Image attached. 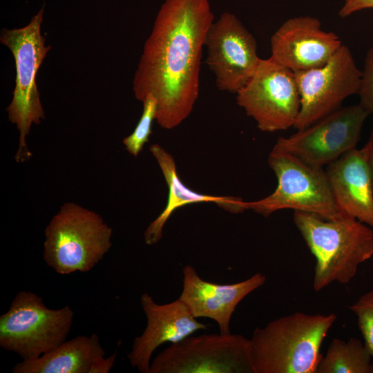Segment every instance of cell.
Wrapping results in <instances>:
<instances>
[{
	"mask_svg": "<svg viewBox=\"0 0 373 373\" xmlns=\"http://www.w3.org/2000/svg\"><path fill=\"white\" fill-rule=\"evenodd\" d=\"M206 63L217 88L236 94L256 70L260 58L254 37L232 13L223 12L209 28Z\"/></svg>",
	"mask_w": 373,
	"mask_h": 373,
	"instance_id": "12",
	"label": "cell"
},
{
	"mask_svg": "<svg viewBox=\"0 0 373 373\" xmlns=\"http://www.w3.org/2000/svg\"><path fill=\"white\" fill-rule=\"evenodd\" d=\"M294 73L300 95V110L293 126L298 131L342 107L345 99L358 93L361 77L345 45L324 66Z\"/></svg>",
	"mask_w": 373,
	"mask_h": 373,
	"instance_id": "10",
	"label": "cell"
},
{
	"mask_svg": "<svg viewBox=\"0 0 373 373\" xmlns=\"http://www.w3.org/2000/svg\"><path fill=\"white\" fill-rule=\"evenodd\" d=\"M316 373H373L372 357L357 338H334L325 356H322Z\"/></svg>",
	"mask_w": 373,
	"mask_h": 373,
	"instance_id": "19",
	"label": "cell"
},
{
	"mask_svg": "<svg viewBox=\"0 0 373 373\" xmlns=\"http://www.w3.org/2000/svg\"><path fill=\"white\" fill-rule=\"evenodd\" d=\"M325 171L340 213L373 229V186L363 149L350 150Z\"/></svg>",
	"mask_w": 373,
	"mask_h": 373,
	"instance_id": "16",
	"label": "cell"
},
{
	"mask_svg": "<svg viewBox=\"0 0 373 373\" xmlns=\"http://www.w3.org/2000/svg\"><path fill=\"white\" fill-rule=\"evenodd\" d=\"M142 102V116L133 132L122 141L125 149L134 157L140 153L144 145L149 142V136L152 134V124L157 113V100L153 95H149Z\"/></svg>",
	"mask_w": 373,
	"mask_h": 373,
	"instance_id": "20",
	"label": "cell"
},
{
	"mask_svg": "<svg viewBox=\"0 0 373 373\" xmlns=\"http://www.w3.org/2000/svg\"><path fill=\"white\" fill-rule=\"evenodd\" d=\"M146 318L143 333L134 338L128 359L141 373H149L154 351L165 343H175L195 332L207 329L209 325L197 321L178 298L166 304L157 303L148 293L140 298Z\"/></svg>",
	"mask_w": 373,
	"mask_h": 373,
	"instance_id": "14",
	"label": "cell"
},
{
	"mask_svg": "<svg viewBox=\"0 0 373 373\" xmlns=\"http://www.w3.org/2000/svg\"><path fill=\"white\" fill-rule=\"evenodd\" d=\"M73 318L69 305L50 309L35 293L20 291L0 316V347L23 360L38 358L66 341Z\"/></svg>",
	"mask_w": 373,
	"mask_h": 373,
	"instance_id": "7",
	"label": "cell"
},
{
	"mask_svg": "<svg viewBox=\"0 0 373 373\" xmlns=\"http://www.w3.org/2000/svg\"><path fill=\"white\" fill-rule=\"evenodd\" d=\"M214 15L209 0H165L146 40L133 90L157 100L155 120L164 129L191 113L199 95L202 48Z\"/></svg>",
	"mask_w": 373,
	"mask_h": 373,
	"instance_id": "1",
	"label": "cell"
},
{
	"mask_svg": "<svg viewBox=\"0 0 373 373\" xmlns=\"http://www.w3.org/2000/svg\"><path fill=\"white\" fill-rule=\"evenodd\" d=\"M236 101L262 131L294 126L300 110L295 73L271 57L260 59L254 75L236 93Z\"/></svg>",
	"mask_w": 373,
	"mask_h": 373,
	"instance_id": "9",
	"label": "cell"
},
{
	"mask_svg": "<svg viewBox=\"0 0 373 373\" xmlns=\"http://www.w3.org/2000/svg\"><path fill=\"white\" fill-rule=\"evenodd\" d=\"M271 58L294 73L326 64L343 45L332 32L322 29L319 19L300 16L286 20L270 40Z\"/></svg>",
	"mask_w": 373,
	"mask_h": 373,
	"instance_id": "13",
	"label": "cell"
},
{
	"mask_svg": "<svg viewBox=\"0 0 373 373\" xmlns=\"http://www.w3.org/2000/svg\"><path fill=\"white\" fill-rule=\"evenodd\" d=\"M116 356L115 351L108 358L101 357L93 365L90 373H108L113 366Z\"/></svg>",
	"mask_w": 373,
	"mask_h": 373,
	"instance_id": "24",
	"label": "cell"
},
{
	"mask_svg": "<svg viewBox=\"0 0 373 373\" xmlns=\"http://www.w3.org/2000/svg\"><path fill=\"white\" fill-rule=\"evenodd\" d=\"M182 274L179 298L195 318L215 321L221 334L231 333V318L238 303L266 281L265 276L258 272L236 283L217 284L201 278L191 265L184 267Z\"/></svg>",
	"mask_w": 373,
	"mask_h": 373,
	"instance_id": "15",
	"label": "cell"
},
{
	"mask_svg": "<svg viewBox=\"0 0 373 373\" xmlns=\"http://www.w3.org/2000/svg\"><path fill=\"white\" fill-rule=\"evenodd\" d=\"M44 260L61 275L91 270L108 252L113 230L102 217L75 202H65L45 231Z\"/></svg>",
	"mask_w": 373,
	"mask_h": 373,
	"instance_id": "4",
	"label": "cell"
},
{
	"mask_svg": "<svg viewBox=\"0 0 373 373\" xmlns=\"http://www.w3.org/2000/svg\"><path fill=\"white\" fill-rule=\"evenodd\" d=\"M44 8L21 28H3L0 42L11 51L16 69L15 87L12 99L7 107L8 119L17 126L19 133V146L15 160L23 163L29 160L32 153L26 138L32 124H40L45 113L37 85V74L42 62L51 49L45 45L41 33Z\"/></svg>",
	"mask_w": 373,
	"mask_h": 373,
	"instance_id": "5",
	"label": "cell"
},
{
	"mask_svg": "<svg viewBox=\"0 0 373 373\" xmlns=\"http://www.w3.org/2000/svg\"><path fill=\"white\" fill-rule=\"evenodd\" d=\"M359 104L369 114L373 113V48L366 54L358 93Z\"/></svg>",
	"mask_w": 373,
	"mask_h": 373,
	"instance_id": "22",
	"label": "cell"
},
{
	"mask_svg": "<svg viewBox=\"0 0 373 373\" xmlns=\"http://www.w3.org/2000/svg\"><path fill=\"white\" fill-rule=\"evenodd\" d=\"M370 114L359 104L341 107L296 133L278 139L276 147L319 167L356 148Z\"/></svg>",
	"mask_w": 373,
	"mask_h": 373,
	"instance_id": "11",
	"label": "cell"
},
{
	"mask_svg": "<svg viewBox=\"0 0 373 373\" xmlns=\"http://www.w3.org/2000/svg\"><path fill=\"white\" fill-rule=\"evenodd\" d=\"M293 220L316 259L313 279L316 291L334 281L349 283L358 265L373 256V230L353 217L343 215L325 220L295 211Z\"/></svg>",
	"mask_w": 373,
	"mask_h": 373,
	"instance_id": "2",
	"label": "cell"
},
{
	"mask_svg": "<svg viewBox=\"0 0 373 373\" xmlns=\"http://www.w3.org/2000/svg\"><path fill=\"white\" fill-rule=\"evenodd\" d=\"M348 308L356 315L364 344L373 360V289L361 295Z\"/></svg>",
	"mask_w": 373,
	"mask_h": 373,
	"instance_id": "21",
	"label": "cell"
},
{
	"mask_svg": "<svg viewBox=\"0 0 373 373\" xmlns=\"http://www.w3.org/2000/svg\"><path fill=\"white\" fill-rule=\"evenodd\" d=\"M367 8H373V0H345L338 12L341 17H346L350 15Z\"/></svg>",
	"mask_w": 373,
	"mask_h": 373,
	"instance_id": "23",
	"label": "cell"
},
{
	"mask_svg": "<svg viewBox=\"0 0 373 373\" xmlns=\"http://www.w3.org/2000/svg\"><path fill=\"white\" fill-rule=\"evenodd\" d=\"M149 373H255L251 340L231 333L191 335L160 352Z\"/></svg>",
	"mask_w": 373,
	"mask_h": 373,
	"instance_id": "8",
	"label": "cell"
},
{
	"mask_svg": "<svg viewBox=\"0 0 373 373\" xmlns=\"http://www.w3.org/2000/svg\"><path fill=\"white\" fill-rule=\"evenodd\" d=\"M334 314L295 312L256 327L251 340L255 373H316Z\"/></svg>",
	"mask_w": 373,
	"mask_h": 373,
	"instance_id": "3",
	"label": "cell"
},
{
	"mask_svg": "<svg viewBox=\"0 0 373 373\" xmlns=\"http://www.w3.org/2000/svg\"><path fill=\"white\" fill-rule=\"evenodd\" d=\"M267 162L277 178V186L271 194L261 200L246 202L247 209L265 217L281 209L313 213L325 220L345 215L335 204L323 167L309 164L276 146L269 154Z\"/></svg>",
	"mask_w": 373,
	"mask_h": 373,
	"instance_id": "6",
	"label": "cell"
},
{
	"mask_svg": "<svg viewBox=\"0 0 373 373\" xmlns=\"http://www.w3.org/2000/svg\"><path fill=\"white\" fill-rule=\"evenodd\" d=\"M362 149L364 153L373 186V129L368 142Z\"/></svg>",
	"mask_w": 373,
	"mask_h": 373,
	"instance_id": "25",
	"label": "cell"
},
{
	"mask_svg": "<svg viewBox=\"0 0 373 373\" xmlns=\"http://www.w3.org/2000/svg\"><path fill=\"white\" fill-rule=\"evenodd\" d=\"M149 150L157 162L169 189L166 205L163 211L146 229L144 241L148 245L157 243L162 237L163 228L171 214L184 205L214 202L231 213H240L247 209L245 201L238 197L216 196L200 193L189 189L178 176L173 156L158 144L150 146Z\"/></svg>",
	"mask_w": 373,
	"mask_h": 373,
	"instance_id": "17",
	"label": "cell"
},
{
	"mask_svg": "<svg viewBox=\"0 0 373 373\" xmlns=\"http://www.w3.org/2000/svg\"><path fill=\"white\" fill-rule=\"evenodd\" d=\"M98 336H77L31 360L17 363L13 373H90L95 362L104 356Z\"/></svg>",
	"mask_w": 373,
	"mask_h": 373,
	"instance_id": "18",
	"label": "cell"
}]
</instances>
